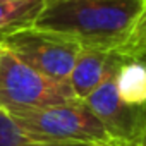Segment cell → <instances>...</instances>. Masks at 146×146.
<instances>
[{"label":"cell","instance_id":"obj_1","mask_svg":"<svg viewBox=\"0 0 146 146\" xmlns=\"http://www.w3.org/2000/svg\"><path fill=\"white\" fill-rule=\"evenodd\" d=\"M146 0H45L31 26L58 33L81 48L124 52Z\"/></svg>","mask_w":146,"mask_h":146},{"label":"cell","instance_id":"obj_2","mask_svg":"<svg viewBox=\"0 0 146 146\" xmlns=\"http://www.w3.org/2000/svg\"><path fill=\"white\" fill-rule=\"evenodd\" d=\"M9 115L29 136L41 141L74 146H115L102 122L81 100L45 108L19 110Z\"/></svg>","mask_w":146,"mask_h":146},{"label":"cell","instance_id":"obj_3","mask_svg":"<svg viewBox=\"0 0 146 146\" xmlns=\"http://www.w3.org/2000/svg\"><path fill=\"white\" fill-rule=\"evenodd\" d=\"M78 102L69 83L55 81L0 46V107L7 113Z\"/></svg>","mask_w":146,"mask_h":146},{"label":"cell","instance_id":"obj_4","mask_svg":"<svg viewBox=\"0 0 146 146\" xmlns=\"http://www.w3.org/2000/svg\"><path fill=\"white\" fill-rule=\"evenodd\" d=\"M0 46L7 48L21 62L41 74L64 83L69 81L70 70L81 50L72 40L35 26L0 35Z\"/></svg>","mask_w":146,"mask_h":146},{"label":"cell","instance_id":"obj_5","mask_svg":"<svg viewBox=\"0 0 146 146\" xmlns=\"http://www.w3.org/2000/svg\"><path fill=\"white\" fill-rule=\"evenodd\" d=\"M83 102L102 122L115 146H146V105L124 102L115 88V74Z\"/></svg>","mask_w":146,"mask_h":146},{"label":"cell","instance_id":"obj_6","mask_svg":"<svg viewBox=\"0 0 146 146\" xmlns=\"http://www.w3.org/2000/svg\"><path fill=\"white\" fill-rule=\"evenodd\" d=\"M127 55L120 52L96 50V48H81L74 67L69 76V86L78 100H84L91 91H95L105 79L115 74L119 65Z\"/></svg>","mask_w":146,"mask_h":146},{"label":"cell","instance_id":"obj_7","mask_svg":"<svg viewBox=\"0 0 146 146\" xmlns=\"http://www.w3.org/2000/svg\"><path fill=\"white\" fill-rule=\"evenodd\" d=\"M119 96L131 105H146V60L143 57H125L115 72Z\"/></svg>","mask_w":146,"mask_h":146},{"label":"cell","instance_id":"obj_8","mask_svg":"<svg viewBox=\"0 0 146 146\" xmlns=\"http://www.w3.org/2000/svg\"><path fill=\"white\" fill-rule=\"evenodd\" d=\"M45 0H0V35L35 23Z\"/></svg>","mask_w":146,"mask_h":146},{"label":"cell","instance_id":"obj_9","mask_svg":"<svg viewBox=\"0 0 146 146\" xmlns=\"http://www.w3.org/2000/svg\"><path fill=\"white\" fill-rule=\"evenodd\" d=\"M0 146H74V144H60L36 139L29 136L24 129H21L5 110L0 108Z\"/></svg>","mask_w":146,"mask_h":146},{"label":"cell","instance_id":"obj_10","mask_svg":"<svg viewBox=\"0 0 146 146\" xmlns=\"http://www.w3.org/2000/svg\"><path fill=\"white\" fill-rule=\"evenodd\" d=\"M124 55L129 57H143L146 53V2H144V11L129 38L127 46L122 52Z\"/></svg>","mask_w":146,"mask_h":146},{"label":"cell","instance_id":"obj_11","mask_svg":"<svg viewBox=\"0 0 146 146\" xmlns=\"http://www.w3.org/2000/svg\"><path fill=\"white\" fill-rule=\"evenodd\" d=\"M83 146H103V144H83Z\"/></svg>","mask_w":146,"mask_h":146},{"label":"cell","instance_id":"obj_12","mask_svg":"<svg viewBox=\"0 0 146 146\" xmlns=\"http://www.w3.org/2000/svg\"><path fill=\"white\" fill-rule=\"evenodd\" d=\"M143 58H144V60H146V53H144V55H143Z\"/></svg>","mask_w":146,"mask_h":146},{"label":"cell","instance_id":"obj_13","mask_svg":"<svg viewBox=\"0 0 146 146\" xmlns=\"http://www.w3.org/2000/svg\"><path fill=\"white\" fill-rule=\"evenodd\" d=\"M0 108H2V107H0Z\"/></svg>","mask_w":146,"mask_h":146}]
</instances>
